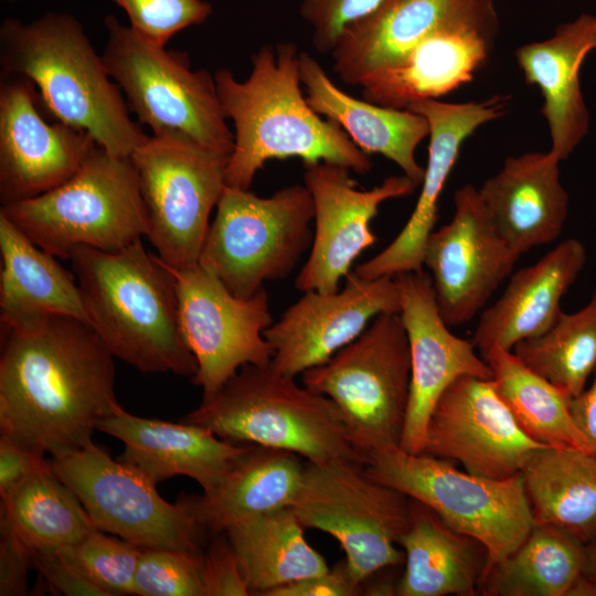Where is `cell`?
Here are the masks:
<instances>
[{"mask_svg":"<svg viewBox=\"0 0 596 596\" xmlns=\"http://www.w3.org/2000/svg\"><path fill=\"white\" fill-rule=\"evenodd\" d=\"M0 437L55 456L93 441L120 405L114 355L86 321L44 315L1 322Z\"/></svg>","mask_w":596,"mask_h":596,"instance_id":"cell-1","label":"cell"},{"mask_svg":"<svg viewBox=\"0 0 596 596\" xmlns=\"http://www.w3.org/2000/svg\"><path fill=\"white\" fill-rule=\"evenodd\" d=\"M300 52L291 42L264 44L251 56L240 81L227 68L214 73L217 95L234 126L226 185L249 190L268 160L299 158L304 166L327 162L366 174L370 155L308 104L300 76Z\"/></svg>","mask_w":596,"mask_h":596,"instance_id":"cell-2","label":"cell"},{"mask_svg":"<svg viewBox=\"0 0 596 596\" xmlns=\"http://www.w3.org/2000/svg\"><path fill=\"white\" fill-rule=\"evenodd\" d=\"M0 68L1 76L30 79L55 120L87 131L113 156L130 158L149 137L72 14L47 12L29 23L3 20Z\"/></svg>","mask_w":596,"mask_h":596,"instance_id":"cell-3","label":"cell"},{"mask_svg":"<svg viewBox=\"0 0 596 596\" xmlns=\"http://www.w3.org/2000/svg\"><path fill=\"white\" fill-rule=\"evenodd\" d=\"M89 324L110 353L142 373L193 376L173 278L141 238L108 253L79 246L70 259Z\"/></svg>","mask_w":596,"mask_h":596,"instance_id":"cell-4","label":"cell"},{"mask_svg":"<svg viewBox=\"0 0 596 596\" xmlns=\"http://www.w3.org/2000/svg\"><path fill=\"white\" fill-rule=\"evenodd\" d=\"M180 421L232 443L284 449L311 462L365 464L334 403L269 365L242 366L213 398Z\"/></svg>","mask_w":596,"mask_h":596,"instance_id":"cell-5","label":"cell"},{"mask_svg":"<svg viewBox=\"0 0 596 596\" xmlns=\"http://www.w3.org/2000/svg\"><path fill=\"white\" fill-rule=\"evenodd\" d=\"M35 245L62 259L74 248L116 253L146 236L148 221L130 158L96 145L66 182L0 209Z\"/></svg>","mask_w":596,"mask_h":596,"instance_id":"cell-6","label":"cell"},{"mask_svg":"<svg viewBox=\"0 0 596 596\" xmlns=\"http://www.w3.org/2000/svg\"><path fill=\"white\" fill-rule=\"evenodd\" d=\"M104 23V65L138 123L147 125L155 136L188 139L231 155L234 134L214 75L193 70L187 52L155 44L114 15H107Z\"/></svg>","mask_w":596,"mask_h":596,"instance_id":"cell-7","label":"cell"},{"mask_svg":"<svg viewBox=\"0 0 596 596\" xmlns=\"http://www.w3.org/2000/svg\"><path fill=\"white\" fill-rule=\"evenodd\" d=\"M313 202L305 184L262 198L225 185L199 264L228 291L248 298L289 276L313 237Z\"/></svg>","mask_w":596,"mask_h":596,"instance_id":"cell-8","label":"cell"},{"mask_svg":"<svg viewBox=\"0 0 596 596\" xmlns=\"http://www.w3.org/2000/svg\"><path fill=\"white\" fill-rule=\"evenodd\" d=\"M363 470L426 504L451 529L483 543L489 568L511 554L535 525L521 475L480 477L458 470L451 461L400 447L366 453Z\"/></svg>","mask_w":596,"mask_h":596,"instance_id":"cell-9","label":"cell"},{"mask_svg":"<svg viewBox=\"0 0 596 596\" xmlns=\"http://www.w3.org/2000/svg\"><path fill=\"white\" fill-rule=\"evenodd\" d=\"M409 379L407 333L393 312L376 316L355 340L301 374L304 386L334 403L365 455L400 447Z\"/></svg>","mask_w":596,"mask_h":596,"instance_id":"cell-10","label":"cell"},{"mask_svg":"<svg viewBox=\"0 0 596 596\" xmlns=\"http://www.w3.org/2000/svg\"><path fill=\"white\" fill-rule=\"evenodd\" d=\"M305 529L333 536L353 578L363 584L404 562L398 539L411 521V498L371 479L349 461H306L290 503Z\"/></svg>","mask_w":596,"mask_h":596,"instance_id":"cell-11","label":"cell"},{"mask_svg":"<svg viewBox=\"0 0 596 596\" xmlns=\"http://www.w3.org/2000/svg\"><path fill=\"white\" fill-rule=\"evenodd\" d=\"M54 473L76 494L96 529L142 549L202 553L209 536L200 522L196 494L166 501L138 469L111 458L93 441L50 456Z\"/></svg>","mask_w":596,"mask_h":596,"instance_id":"cell-12","label":"cell"},{"mask_svg":"<svg viewBox=\"0 0 596 596\" xmlns=\"http://www.w3.org/2000/svg\"><path fill=\"white\" fill-rule=\"evenodd\" d=\"M230 156L192 140L155 135L132 152L146 236L168 267L199 264L210 214L226 185Z\"/></svg>","mask_w":596,"mask_h":596,"instance_id":"cell-13","label":"cell"},{"mask_svg":"<svg viewBox=\"0 0 596 596\" xmlns=\"http://www.w3.org/2000/svg\"><path fill=\"white\" fill-rule=\"evenodd\" d=\"M166 267L175 286L180 330L198 363L191 380L202 389L203 402L213 398L242 366L270 364L273 352L264 331L273 319L264 288L240 298L200 264Z\"/></svg>","mask_w":596,"mask_h":596,"instance_id":"cell-14","label":"cell"},{"mask_svg":"<svg viewBox=\"0 0 596 596\" xmlns=\"http://www.w3.org/2000/svg\"><path fill=\"white\" fill-rule=\"evenodd\" d=\"M454 203L453 219L429 234L423 256L448 327L471 321L520 258L499 232L478 190L471 184L459 188Z\"/></svg>","mask_w":596,"mask_h":596,"instance_id":"cell-15","label":"cell"},{"mask_svg":"<svg viewBox=\"0 0 596 596\" xmlns=\"http://www.w3.org/2000/svg\"><path fill=\"white\" fill-rule=\"evenodd\" d=\"M542 447L518 425L492 379L464 375L436 402L421 453L458 461L472 475L509 479Z\"/></svg>","mask_w":596,"mask_h":596,"instance_id":"cell-16","label":"cell"},{"mask_svg":"<svg viewBox=\"0 0 596 596\" xmlns=\"http://www.w3.org/2000/svg\"><path fill=\"white\" fill-rule=\"evenodd\" d=\"M350 172L327 162L305 166L304 184L313 202L315 230L309 256L295 281L302 292L337 291L356 257L376 242L371 222L381 204L411 195L418 187L402 174L361 190Z\"/></svg>","mask_w":596,"mask_h":596,"instance_id":"cell-17","label":"cell"},{"mask_svg":"<svg viewBox=\"0 0 596 596\" xmlns=\"http://www.w3.org/2000/svg\"><path fill=\"white\" fill-rule=\"evenodd\" d=\"M35 85L23 76L0 82L1 206L49 192L71 179L97 145L85 130L49 123Z\"/></svg>","mask_w":596,"mask_h":596,"instance_id":"cell-18","label":"cell"},{"mask_svg":"<svg viewBox=\"0 0 596 596\" xmlns=\"http://www.w3.org/2000/svg\"><path fill=\"white\" fill-rule=\"evenodd\" d=\"M400 311L395 276L365 279L352 272L334 292L306 291L264 331L273 352L269 366L295 377L327 362L380 313Z\"/></svg>","mask_w":596,"mask_h":596,"instance_id":"cell-19","label":"cell"},{"mask_svg":"<svg viewBox=\"0 0 596 596\" xmlns=\"http://www.w3.org/2000/svg\"><path fill=\"white\" fill-rule=\"evenodd\" d=\"M395 277L411 355L409 395L400 448L419 454L428 418L445 390L460 376L492 379V372L476 353L472 341L449 331L428 274L408 272Z\"/></svg>","mask_w":596,"mask_h":596,"instance_id":"cell-20","label":"cell"},{"mask_svg":"<svg viewBox=\"0 0 596 596\" xmlns=\"http://www.w3.org/2000/svg\"><path fill=\"white\" fill-rule=\"evenodd\" d=\"M508 102L492 97L483 102L444 103L417 100L406 109L425 117L429 145L422 189L408 221L396 237L379 254L354 269L358 277L374 279L402 273L422 272L426 241L437 220L438 200L459 157L464 141L480 126L500 118Z\"/></svg>","mask_w":596,"mask_h":596,"instance_id":"cell-21","label":"cell"},{"mask_svg":"<svg viewBox=\"0 0 596 596\" xmlns=\"http://www.w3.org/2000/svg\"><path fill=\"white\" fill-rule=\"evenodd\" d=\"M494 15L493 0H382L342 29L329 53L332 70L361 87L438 29Z\"/></svg>","mask_w":596,"mask_h":596,"instance_id":"cell-22","label":"cell"},{"mask_svg":"<svg viewBox=\"0 0 596 596\" xmlns=\"http://www.w3.org/2000/svg\"><path fill=\"white\" fill-rule=\"evenodd\" d=\"M497 31V15L438 29L400 62L370 77L361 86L363 99L406 109L414 102L449 94L486 63Z\"/></svg>","mask_w":596,"mask_h":596,"instance_id":"cell-23","label":"cell"},{"mask_svg":"<svg viewBox=\"0 0 596 596\" xmlns=\"http://www.w3.org/2000/svg\"><path fill=\"white\" fill-rule=\"evenodd\" d=\"M97 430L121 440L125 448L117 459L156 485L185 476L195 480L203 492L217 485L248 446L222 439L199 425L139 417L120 405L99 421Z\"/></svg>","mask_w":596,"mask_h":596,"instance_id":"cell-24","label":"cell"},{"mask_svg":"<svg viewBox=\"0 0 596 596\" xmlns=\"http://www.w3.org/2000/svg\"><path fill=\"white\" fill-rule=\"evenodd\" d=\"M586 263V249L567 238L534 264L515 272L503 294L477 323L472 343L481 358L492 348L512 350L544 333L561 315V300Z\"/></svg>","mask_w":596,"mask_h":596,"instance_id":"cell-25","label":"cell"},{"mask_svg":"<svg viewBox=\"0 0 596 596\" xmlns=\"http://www.w3.org/2000/svg\"><path fill=\"white\" fill-rule=\"evenodd\" d=\"M551 151L505 159L478 190L499 232L519 255L554 242L562 233L568 195Z\"/></svg>","mask_w":596,"mask_h":596,"instance_id":"cell-26","label":"cell"},{"mask_svg":"<svg viewBox=\"0 0 596 596\" xmlns=\"http://www.w3.org/2000/svg\"><path fill=\"white\" fill-rule=\"evenodd\" d=\"M596 49V15L581 14L557 28L547 40L519 47L515 57L525 81L541 91L550 151L566 159L586 136L589 114L579 83L586 55Z\"/></svg>","mask_w":596,"mask_h":596,"instance_id":"cell-27","label":"cell"},{"mask_svg":"<svg viewBox=\"0 0 596 596\" xmlns=\"http://www.w3.org/2000/svg\"><path fill=\"white\" fill-rule=\"evenodd\" d=\"M300 76L307 102L317 114L337 123L362 151L382 155L421 185L424 168L418 164L415 151L429 134L425 117L347 94L305 51L300 52Z\"/></svg>","mask_w":596,"mask_h":596,"instance_id":"cell-28","label":"cell"},{"mask_svg":"<svg viewBox=\"0 0 596 596\" xmlns=\"http://www.w3.org/2000/svg\"><path fill=\"white\" fill-rule=\"evenodd\" d=\"M405 570L396 583L400 596H475L490 566L479 540L448 526L426 504L411 499V521L398 539Z\"/></svg>","mask_w":596,"mask_h":596,"instance_id":"cell-29","label":"cell"},{"mask_svg":"<svg viewBox=\"0 0 596 596\" xmlns=\"http://www.w3.org/2000/svg\"><path fill=\"white\" fill-rule=\"evenodd\" d=\"M295 453L248 444L217 485L198 496V514L209 536L230 526L289 508L304 466Z\"/></svg>","mask_w":596,"mask_h":596,"instance_id":"cell-30","label":"cell"},{"mask_svg":"<svg viewBox=\"0 0 596 596\" xmlns=\"http://www.w3.org/2000/svg\"><path fill=\"white\" fill-rule=\"evenodd\" d=\"M0 253L1 322H18L51 313L88 322L74 274L1 213Z\"/></svg>","mask_w":596,"mask_h":596,"instance_id":"cell-31","label":"cell"},{"mask_svg":"<svg viewBox=\"0 0 596 596\" xmlns=\"http://www.w3.org/2000/svg\"><path fill=\"white\" fill-rule=\"evenodd\" d=\"M521 478L535 523L558 528L585 544L596 539V456L542 447Z\"/></svg>","mask_w":596,"mask_h":596,"instance_id":"cell-32","label":"cell"},{"mask_svg":"<svg viewBox=\"0 0 596 596\" xmlns=\"http://www.w3.org/2000/svg\"><path fill=\"white\" fill-rule=\"evenodd\" d=\"M305 528L290 508L230 526L224 533L251 595L324 573L329 566L305 538Z\"/></svg>","mask_w":596,"mask_h":596,"instance_id":"cell-33","label":"cell"},{"mask_svg":"<svg viewBox=\"0 0 596 596\" xmlns=\"http://www.w3.org/2000/svg\"><path fill=\"white\" fill-rule=\"evenodd\" d=\"M585 561V543L558 528L535 523L511 554L489 568L479 594L567 596Z\"/></svg>","mask_w":596,"mask_h":596,"instance_id":"cell-34","label":"cell"},{"mask_svg":"<svg viewBox=\"0 0 596 596\" xmlns=\"http://www.w3.org/2000/svg\"><path fill=\"white\" fill-rule=\"evenodd\" d=\"M492 372L496 390L521 429L543 446L571 447L592 454L575 424L570 397L534 373L513 353L492 347L482 358Z\"/></svg>","mask_w":596,"mask_h":596,"instance_id":"cell-35","label":"cell"},{"mask_svg":"<svg viewBox=\"0 0 596 596\" xmlns=\"http://www.w3.org/2000/svg\"><path fill=\"white\" fill-rule=\"evenodd\" d=\"M0 511V529L32 552L73 545L98 530L50 464L1 501Z\"/></svg>","mask_w":596,"mask_h":596,"instance_id":"cell-36","label":"cell"},{"mask_svg":"<svg viewBox=\"0 0 596 596\" xmlns=\"http://www.w3.org/2000/svg\"><path fill=\"white\" fill-rule=\"evenodd\" d=\"M512 351L570 398L581 394L596 370V285L582 309L562 311L549 330L520 341Z\"/></svg>","mask_w":596,"mask_h":596,"instance_id":"cell-37","label":"cell"},{"mask_svg":"<svg viewBox=\"0 0 596 596\" xmlns=\"http://www.w3.org/2000/svg\"><path fill=\"white\" fill-rule=\"evenodd\" d=\"M57 550L107 596L136 595L135 576L142 547L95 530L78 543Z\"/></svg>","mask_w":596,"mask_h":596,"instance_id":"cell-38","label":"cell"},{"mask_svg":"<svg viewBox=\"0 0 596 596\" xmlns=\"http://www.w3.org/2000/svg\"><path fill=\"white\" fill-rule=\"evenodd\" d=\"M203 552L143 549L135 589L139 596H204Z\"/></svg>","mask_w":596,"mask_h":596,"instance_id":"cell-39","label":"cell"},{"mask_svg":"<svg viewBox=\"0 0 596 596\" xmlns=\"http://www.w3.org/2000/svg\"><path fill=\"white\" fill-rule=\"evenodd\" d=\"M127 14L141 38L166 45L178 32L203 23L212 13L204 0H111Z\"/></svg>","mask_w":596,"mask_h":596,"instance_id":"cell-40","label":"cell"},{"mask_svg":"<svg viewBox=\"0 0 596 596\" xmlns=\"http://www.w3.org/2000/svg\"><path fill=\"white\" fill-rule=\"evenodd\" d=\"M382 0H301L300 14L319 53H330L342 29L368 14Z\"/></svg>","mask_w":596,"mask_h":596,"instance_id":"cell-41","label":"cell"},{"mask_svg":"<svg viewBox=\"0 0 596 596\" xmlns=\"http://www.w3.org/2000/svg\"><path fill=\"white\" fill-rule=\"evenodd\" d=\"M204 596H248L249 590L225 533L212 536L203 554Z\"/></svg>","mask_w":596,"mask_h":596,"instance_id":"cell-42","label":"cell"},{"mask_svg":"<svg viewBox=\"0 0 596 596\" xmlns=\"http://www.w3.org/2000/svg\"><path fill=\"white\" fill-rule=\"evenodd\" d=\"M33 566L54 594L67 596H107L57 549L33 552Z\"/></svg>","mask_w":596,"mask_h":596,"instance_id":"cell-43","label":"cell"},{"mask_svg":"<svg viewBox=\"0 0 596 596\" xmlns=\"http://www.w3.org/2000/svg\"><path fill=\"white\" fill-rule=\"evenodd\" d=\"M361 592L343 560L332 570L277 587L267 596H354Z\"/></svg>","mask_w":596,"mask_h":596,"instance_id":"cell-44","label":"cell"},{"mask_svg":"<svg viewBox=\"0 0 596 596\" xmlns=\"http://www.w3.org/2000/svg\"><path fill=\"white\" fill-rule=\"evenodd\" d=\"M47 465L49 459L44 455L0 437V502L10 498L23 482Z\"/></svg>","mask_w":596,"mask_h":596,"instance_id":"cell-45","label":"cell"},{"mask_svg":"<svg viewBox=\"0 0 596 596\" xmlns=\"http://www.w3.org/2000/svg\"><path fill=\"white\" fill-rule=\"evenodd\" d=\"M0 532V595H25L33 552L9 532Z\"/></svg>","mask_w":596,"mask_h":596,"instance_id":"cell-46","label":"cell"},{"mask_svg":"<svg viewBox=\"0 0 596 596\" xmlns=\"http://www.w3.org/2000/svg\"><path fill=\"white\" fill-rule=\"evenodd\" d=\"M573 419L592 447L596 456V370L592 384L581 394L570 400Z\"/></svg>","mask_w":596,"mask_h":596,"instance_id":"cell-47","label":"cell"},{"mask_svg":"<svg viewBox=\"0 0 596 596\" xmlns=\"http://www.w3.org/2000/svg\"><path fill=\"white\" fill-rule=\"evenodd\" d=\"M567 596H596V582L582 573L571 587Z\"/></svg>","mask_w":596,"mask_h":596,"instance_id":"cell-48","label":"cell"},{"mask_svg":"<svg viewBox=\"0 0 596 596\" xmlns=\"http://www.w3.org/2000/svg\"><path fill=\"white\" fill-rule=\"evenodd\" d=\"M586 561L584 574L596 582V539L585 544Z\"/></svg>","mask_w":596,"mask_h":596,"instance_id":"cell-49","label":"cell"}]
</instances>
